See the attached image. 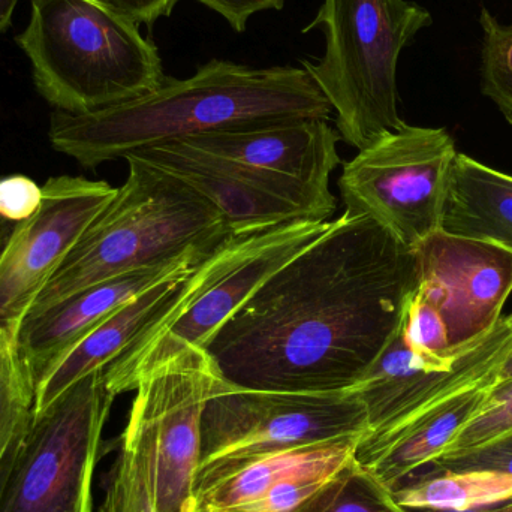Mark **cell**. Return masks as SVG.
<instances>
[{
    "label": "cell",
    "instance_id": "obj_33",
    "mask_svg": "<svg viewBox=\"0 0 512 512\" xmlns=\"http://www.w3.org/2000/svg\"><path fill=\"white\" fill-rule=\"evenodd\" d=\"M18 225L20 224L8 221V219L0 216V258L5 254L6 248H8L9 242H11L12 237H14Z\"/></svg>",
    "mask_w": 512,
    "mask_h": 512
},
{
    "label": "cell",
    "instance_id": "obj_17",
    "mask_svg": "<svg viewBox=\"0 0 512 512\" xmlns=\"http://www.w3.org/2000/svg\"><path fill=\"white\" fill-rule=\"evenodd\" d=\"M180 141L210 155L319 188H330L331 174L340 165V135L328 120L222 129Z\"/></svg>",
    "mask_w": 512,
    "mask_h": 512
},
{
    "label": "cell",
    "instance_id": "obj_32",
    "mask_svg": "<svg viewBox=\"0 0 512 512\" xmlns=\"http://www.w3.org/2000/svg\"><path fill=\"white\" fill-rule=\"evenodd\" d=\"M406 512H512V499L501 504L489 505V507L475 508L468 511H444L430 510V508H405Z\"/></svg>",
    "mask_w": 512,
    "mask_h": 512
},
{
    "label": "cell",
    "instance_id": "obj_26",
    "mask_svg": "<svg viewBox=\"0 0 512 512\" xmlns=\"http://www.w3.org/2000/svg\"><path fill=\"white\" fill-rule=\"evenodd\" d=\"M402 330L412 351L433 366H451L459 355L451 349L447 324L441 310L421 289H415L406 306Z\"/></svg>",
    "mask_w": 512,
    "mask_h": 512
},
{
    "label": "cell",
    "instance_id": "obj_2",
    "mask_svg": "<svg viewBox=\"0 0 512 512\" xmlns=\"http://www.w3.org/2000/svg\"><path fill=\"white\" fill-rule=\"evenodd\" d=\"M330 102L303 68L213 59L192 77L87 114H51V146L86 168L206 132L289 120H330Z\"/></svg>",
    "mask_w": 512,
    "mask_h": 512
},
{
    "label": "cell",
    "instance_id": "obj_35",
    "mask_svg": "<svg viewBox=\"0 0 512 512\" xmlns=\"http://www.w3.org/2000/svg\"><path fill=\"white\" fill-rule=\"evenodd\" d=\"M507 379H512V349L498 373V381H507Z\"/></svg>",
    "mask_w": 512,
    "mask_h": 512
},
{
    "label": "cell",
    "instance_id": "obj_34",
    "mask_svg": "<svg viewBox=\"0 0 512 512\" xmlns=\"http://www.w3.org/2000/svg\"><path fill=\"white\" fill-rule=\"evenodd\" d=\"M18 0H0V35L8 29Z\"/></svg>",
    "mask_w": 512,
    "mask_h": 512
},
{
    "label": "cell",
    "instance_id": "obj_11",
    "mask_svg": "<svg viewBox=\"0 0 512 512\" xmlns=\"http://www.w3.org/2000/svg\"><path fill=\"white\" fill-rule=\"evenodd\" d=\"M129 155L176 177L206 198L221 213L233 236L288 222L330 221L336 210L330 188L228 161L185 141H171Z\"/></svg>",
    "mask_w": 512,
    "mask_h": 512
},
{
    "label": "cell",
    "instance_id": "obj_13",
    "mask_svg": "<svg viewBox=\"0 0 512 512\" xmlns=\"http://www.w3.org/2000/svg\"><path fill=\"white\" fill-rule=\"evenodd\" d=\"M117 189L84 177H51L36 215L21 222L0 258V345L17 343L36 298Z\"/></svg>",
    "mask_w": 512,
    "mask_h": 512
},
{
    "label": "cell",
    "instance_id": "obj_6",
    "mask_svg": "<svg viewBox=\"0 0 512 512\" xmlns=\"http://www.w3.org/2000/svg\"><path fill=\"white\" fill-rule=\"evenodd\" d=\"M333 221H295L236 234L186 277L182 294L104 370L114 396L138 364L164 345L204 349L256 289L330 230Z\"/></svg>",
    "mask_w": 512,
    "mask_h": 512
},
{
    "label": "cell",
    "instance_id": "obj_12",
    "mask_svg": "<svg viewBox=\"0 0 512 512\" xmlns=\"http://www.w3.org/2000/svg\"><path fill=\"white\" fill-rule=\"evenodd\" d=\"M364 436L225 456L198 466L195 512H294L355 462Z\"/></svg>",
    "mask_w": 512,
    "mask_h": 512
},
{
    "label": "cell",
    "instance_id": "obj_5",
    "mask_svg": "<svg viewBox=\"0 0 512 512\" xmlns=\"http://www.w3.org/2000/svg\"><path fill=\"white\" fill-rule=\"evenodd\" d=\"M432 24V14L409 0H322L303 32L321 30L324 56L300 63L330 102L340 140L361 150L405 123L397 89L400 54Z\"/></svg>",
    "mask_w": 512,
    "mask_h": 512
},
{
    "label": "cell",
    "instance_id": "obj_4",
    "mask_svg": "<svg viewBox=\"0 0 512 512\" xmlns=\"http://www.w3.org/2000/svg\"><path fill=\"white\" fill-rule=\"evenodd\" d=\"M17 44L39 95L60 113L131 101L167 77L155 42L105 0H30Z\"/></svg>",
    "mask_w": 512,
    "mask_h": 512
},
{
    "label": "cell",
    "instance_id": "obj_30",
    "mask_svg": "<svg viewBox=\"0 0 512 512\" xmlns=\"http://www.w3.org/2000/svg\"><path fill=\"white\" fill-rule=\"evenodd\" d=\"M225 18L237 33L246 32L252 15L264 11H282L285 0H197Z\"/></svg>",
    "mask_w": 512,
    "mask_h": 512
},
{
    "label": "cell",
    "instance_id": "obj_10",
    "mask_svg": "<svg viewBox=\"0 0 512 512\" xmlns=\"http://www.w3.org/2000/svg\"><path fill=\"white\" fill-rule=\"evenodd\" d=\"M369 433L351 391L280 393L234 387L216 378L201 421L200 466L225 456L318 444Z\"/></svg>",
    "mask_w": 512,
    "mask_h": 512
},
{
    "label": "cell",
    "instance_id": "obj_29",
    "mask_svg": "<svg viewBox=\"0 0 512 512\" xmlns=\"http://www.w3.org/2000/svg\"><path fill=\"white\" fill-rule=\"evenodd\" d=\"M42 203V186L29 177L14 174L0 177V216L8 221H27Z\"/></svg>",
    "mask_w": 512,
    "mask_h": 512
},
{
    "label": "cell",
    "instance_id": "obj_7",
    "mask_svg": "<svg viewBox=\"0 0 512 512\" xmlns=\"http://www.w3.org/2000/svg\"><path fill=\"white\" fill-rule=\"evenodd\" d=\"M114 399L98 370L32 414L0 462V512H93V477Z\"/></svg>",
    "mask_w": 512,
    "mask_h": 512
},
{
    "label": "cell",
    "instance_id": "obj_25",
    "mask_svg": "<svg viewBox=\"0 0 512 512\" xmlns=\"http://www.w3.org/2000/svg\"><path fill=\"white\" fill-rule=\"evenodd\" d=\"M294 512H406L372 475L352 463L327 489Z\"/></svg>",
    "mask_w": 512,
    "mask_h": 512
},
{
    "label": "cell",
    "instance_id": "obj_28",
    "mask_svg": "<svg viewBox=\"0 0 512 512\" xmlns=\"http://www.w3.org/2000/svg\"><path fill=\"white\" fill-rule=\"evenodd\" d=\"M436 471H489L512 477V432L459 453L439 456L411 474H429Z\"/></svg>",
    "mask_w": 512,
    "mask_h": 512
},
{
    "label": "cell",
    "instance_id": "obj_3",
    "mask_svg": "<svg viewBox=\"0 0 512 512\" xmlns=\"http://www.w3.org/2000/svg\"><path fill=\"white\" fill-rule=\"evenodd\" d=\"M123 159L128 179L81 234L27 316L113 277L210 254L233 236L221 213L194 189L137 156Z\"/></svg>",
    "mask_w": 512,
    "mask_h": 512
},
{
    "label": "cell",
    "instance_id": "obj_15",
    "mask_svg": "<svg viewBox=\"0 0 512 512\" xmlns=\"http://www.w3.org/2000/svg\"><path fill=\"white\" fill-rule=\"evenodd\" d=\"M412 251L417 288L441 310L454 354L484 339L512 292V251L442 230Z\"/></svg>",
    "mask_w": 512,
    "mask_h": 512
},
{
    "label": "cell",
    "instance_id": "obj_9",
    "mask_svg": "<svg viewBox=\"0 0 512 512\" xmlns=\"http://www.w3.org/2000/svg\"><path fill=\"white\" fill-rule=\"evenodd\" d=\"M456 158L445 129L403 123L343 165L339 189L346 212L372 219L415 249L442 230Z\"/></svg>",
    "mask_w": 512,
    "mask_h": 512
},
{
    "label": "cell",
    "instance_id": "obj_31",
    "mask_svg": "<svg viewBox=\"0 0 512 512\" xmlns=\"http://www.w3.org/2000/svg\"><path fill=\"white\" fill-rule=\"evenodd\" d=\"M138 24L152 27L159 18L170 17L180 0H105Z\"/></svg>",
    "mask_w": 512,
    "mask_h": 512
},
{
    "label": "cell",
    "instance_id": "obj_20",
    "mask_svg": "<svg viewBox=\"0 0 512 512\" xmlns=\"http://www.w3.org/2000/svg\"><path fill=\"white\" fill-rule=\"evenodd\" d=\"M442 231L512 251V176L457 153Z\"/></svg>",
    "mask_w": 512,
    "mask_h": 512
},
{
    "label": "cell",
    "instance_id": "obj_21",
    "mask_svg": "<svg viewBox=\"0 0 512 512\" xmlns=\"http://www.w3.org/2000/svg\"><path fill=\"white\" fill-rule=\"evenodd\" d=\"M390 493L402 508L468 511L510 501L512 477L489 471L409 474Z\"/></svg>",
    "mask_w": 512,
    "mask_h": 512
},
{
    "label": "cell",
    "instance_id": "obj_19",
    "mask_svg": "<svg viewBox=\"0 0 512 512\" xmlns=\"http://www.w3.org/2000/svg\"><path fill=\"white\" fill-rule=\"evenodd\" d=\"M192 271L150 286L81 339L36 384L33 414L47 409L80 379L107 369L140 336L141 331L182 294L186 277Z\"/></svg>",
    "mask_w": 512,
    "mask_h": 512
},
{
    "label": "cell",
    "instance_id": "obj_8",
    "mask_svg": "<svg viewBox=\"0 0 512 512\" xmlns=\"http://www.w3.org/2000/svg\"><path fill=\"white\" fill-rule=\"evenodd\" d=\"M216 378L204 349L164 345L138 364L123 388L137 393L125 432L149 453L159 512H195L201 421Z\"/></svg>",
    "mask_w": 512,
    "mask_h": 512
},
{
    "label": "cell",
    "instance_id": "obj_23",
    "mask_svg": "<svg viewBox=\"0 0 512 512\" xmlns=\"http://www.w3.org/2000/svg\"><path fill=\"white\" fill-rule=\"evenodd\" d=\"M35 384L18 354L17 343L0 345V462L29 423Z\"/></svg>",
    "mask_w": 512,
    "mask_h": 512
},
{
    "label": "cell",
    "instance_id": "obj_27",
    "mask_svg": "<svg viewBox=\"0 0 512 512\" xmlns=\"http://www.w3.org/2000/svg\"><path fill=\"white\" fill-rule=\"evenodd\" d=\"M510 432H512V379H507V381H496L489 388L480 411L463 427L462 432L448 445L441 456L486 444Z\"/></svg>",
    "mask_w": 512,
    "mask_h": 512
},
{
    "label": "cell",
    "instance_id": "obj_14",
    "mask_svg": "<svg viewBox=\"0 0 512 512\" xmlns=\"http://www.w3.org/2000/svg\"><path fill=\"white\" fill-rule=\"evenodd\" d=\"M512 349V313L502 316L480 342L457 355L448 367L418 357L403 336L402 325L363 378L351 388L366 411L367 435L388 432L433 403L481 382L498 381Z\"/></svg>",
    "mask_w": 512,
    "mask_h": 512
},
{
    "label": "cell",
    "instance_id": "obj_22",
    "mask_svg": "<svg viewBox=\"0 0 512 512\" xmlns=\"http://www.w3.org/2000/svg\"><path fill=\"white\" fill-rule=\"evenodd\" d=\"M99 512H159L149 453L131 433L123 432L120 453Z\"/></svg>",
    "mask_w": 512,
    "mask_h": 512
},
{
    "label": "cell",
    "instance_id": "obj_1",
    "mask_svg": "<svg viewBox=\"0 0 512 512\" xmlns=\"http://www.w3.org/2000/svg\"><path fill=\"white\" fill-rule=\"evenodd\" d=\"M417 286L414 251L345 212L256 289L204 351L234 387L349 391L399 331Z\"/></svg>",
    "mask_w": 512,
    "mask_h": 512
},
{
    "label": "cell",
    "instance_id": "obj_24",
    "mask_svg": "<svg viewBox=\"0 0 512 512\" xmlns=\"http://www.w3.org/2000/svg\"><path fill=\"white\" fill-rule=\"evenodd\" d=\"M481 92L512 126V24H504L487 8L481 9Z\"/></svg>",
    "mask_w": 512,
    "mask_h": 512
},
{
    "label": "cell",
    "instance_id": "obj_16",
    "mask_svg": "<svg viewBox=\"0 0 512 512\" xmlns=\"http://www.w3.org/2000/svg\"><path fill=\"white\" fill-rule=\"evenodd\" d=\"M210 254L189 255L179 261L113 277L75 292L44 312L27 316L18 334L17 348L35 387L57 361L111 313L150 286L189 273Z\"/></svg>",
    "mask_w": 512,
    "mask_h": 512
},
{
    "label": "cell",
    "instance_id": "obj_18",
    "mask_svg": "<svg viewBox=\"0 0 512 512\" xmlns=\"http://www.w3.org/2000/svg\"><path fill=\"white\" fill-rule=\"evenodd\" d=\"M495 382L472 385L433 403L388 432L364 436L355 451V463L390 492L405 475L447 450L480 411Z\"/></svg>",
    "mask_w": 512,
    "mask_h": 512
}]
</instances>
